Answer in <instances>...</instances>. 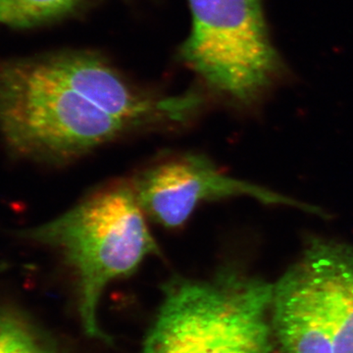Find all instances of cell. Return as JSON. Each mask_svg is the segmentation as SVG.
I'll list each match as a JSON object with an SVG mask.
<instances>
[{
  "instance_id": "cell-7",
  "label": "cell",
  "mask_w": 353,
  "mask_h": 353,
  "mask_svg": "<svg viewBox=\"0 0 353 353\" xmlns=\"http://www.w3.org/2000/svg\"><path fill=\"white\" fill-rule=\"evenodd\" d=\"M271 323L285 353H334L326 316L299 260L273 284Z\"/></svg>"
},
{
  "instance_id": "cell-9",
  "label": "cell",
  "mask_w": 353,
  "mask_h": 353,
  "mask_svg": "<svg viewBox=\"0 0 353 353\" xmlns=\"http://www.w3.org/2000/svg\"><path fill=\"white\" fill-rule=\"evenodd\" d=\"M85 0H0V26L28 28L63 16Z\"/></svg>"
},
{
  "instance_id": "cell-8",
  "label": "cell",
  "mask_w": 353,
  "mask_h": 353,
  "mask_svg": "<svg viewBox=\"0 0 353 353\" xmlns=\"http://www.w3.org/2000/svg\"><path fill=\"white\" fill-rule=\"evenodd\" d=\"M299 260L326 316L334 353H353V245L314 239Z\"/></svg>"
},
{
  "instance_id": "cell-6",
  "label": "cell",
  "mask_w": 353,
  "mask_h": 353,
  "mask_svg": "<svg viewBox=\"0 0 353 353\" xmlns=\"http://www.w3.org/2000/svg\"><path fill=\"white\" fill-rule=\"evenodd\" d=\"M41 60L53 75L132 131L182 124L199 104L194 95L160 99L137 92L90 55L72 53Z\"/></svg>"
},
{
  "instance_id": "cell-2",
  "label": "cell",
  "mask_w": 353,
  "mask_h": 353,
  "mask_svg": "<svg viewBox=\"0 0 353 353\" xmlns=\"http://www.w3.org/2000/svg\"><path fill=\"white\" fill-rule=\"evenodd\" d=\"M273 284L232 267L163 287L139 353H270Z\"/></svg>"
},
{
  "instance_id": "cell-5",
  "label": "cell",
  "mask_w": 353,
  "mask_h": 353,
  "mask_svg": "<svg viewBox=\"0 0 353 353\" xmlns=\"http://www.w3.org/2000/svg\"><path fill=\"white\" fill-rule=\"evenodd\" d=\"M131 185L146 217L166 229L182 227L203 202L232 197L318 213L303 202L227 175L197 153L162 158L134 176Z\"/></svg>"
},
{
  "instance_id": "cell-3",
  "label": "cell",
  "mask_w": 353,
  "mask_h": 353,
  "mask_svg": "<svg viewBox=\"0 0 353 353\" xmlns=\"http://www.w3.org/2000/svg\"><path fill=\"white\" fill-rule=\"evenodd\" d=\"M130 132L53 75L43 60L0 66V132L18 153L65 163Z\"/></svg>"
},
{
  "instance_id": "cell-10",
  "label": "cell",
  "mask_w": 353,
  "mask_h": 353,
  "mask_svg": "<svg viewBox=\"0 0 353 353\" xmlns=\"http://www.w3.org/2000/svg\"><path fill=\"white\" fill-rule=\"evenodd\" d=\"M0 353H57L15 320L0 318Z\"/></svg>"
},
{
  "instance_id": "cell-4",
  "label": "cell",
  "mask_w": 353,
  "mask_h": 353,
  "mask_svg": "<svg viewBox=\"0 0 353 353\" xmlns=\"http://www.w3.org/2000/svg\"><path fill=\"white\" fill-rule=\"evenodd\" d=\"M192 27L185 63L228 99L252 103L281 73L260 0H189Z\"/></svg>"
},
{
  "instance_id": "cell-1",
  "label": "cell",
  "mask_w": 353,
  "mask_h": 353,
  "mask_svg": "<svg viewBox=\"0 0 353 353\" xmlns=\"http://www.w3.org/2000/svg\"><path fill=\"white\" fill-rule=\"evenodd\" d=\"M131 183L92 192L70 210L23 234L52 248L76 276L79 311L85 333L106 340L97 324L99 301L106 287L134 273L159 248Z\"/></svg>"
}]
</instances>
